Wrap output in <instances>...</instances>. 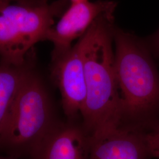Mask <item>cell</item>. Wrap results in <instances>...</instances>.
Here are the masks:
<instances>
[{"instance_id": "3957f363", "label": "cell", "mask_w": 159, "mask_h": 159, "mask_svg": "<svg viewBox=\"0 0 159 159\" xmlns=\"http://www.w3.org/2000/svg\"><path fill=\"white\" fill-rule=\"evenodd\" d=\"M60 120L38 63L24 80L0 136V151L29 157Z\"/></svg>"}, {"instance_id": "7a4b0ae2", "label": "cell", "mask_w": 159, "mask_h": 159, "mask_svg": "<svg viewBox=\"0 0 159 159\" xmlns=\"http://www.w3.org/2000/svg\"><path fill=\"white\" fill-rule=\"evenodd\" d=\"M114 14L99 17L79 39L87 90L81 120L90 137L120 127V97L113 47Z\"/></svg>"}, {"instance_id": "ba28073f", "label": "cell", "mask_w": 159, "mask_h": 159, "mask_svg": "<svg viewBox=\"0 0 159 159\" xmlns=\"http://www.w3.org/2000/svg\"><path fill=\"white\" fill-rule=\"evenodd\" d=\"M90 136L81 120H60L30 159H87Z\"/></svg>"}, {"instance_id": "9c48e42d", "label": "cell", "mask_w": 159, "mask_h": 159, "mask_svg": "<svg viewBox=\"0 0 159 159\" xmlns=\"http://www.w3.org/2000/svg\"><path fill=\"white\" fill-rule=\"evenodd\" d=\"M37 63L35 48L21 64L10 63L0 57V136L20 86Z\"/></svg>"}, {"instance_id": "4fadbf2b", "label": "cell", "mask_w": 159, "mask_h": 159, "mask_svg": "<svg viewBox=\"0 0 159 159\" xmlns=\"http://www.w3.org/2000/svg\"><path fill=\"white\" fill-rule=\"evenodd\" d=\"M0 159H5V158H2V157H0Z\"/></svg>"}, {"instance_id": "8992f818", "label": "cell", "mask_w": 159, "mask_h": 159, "mask_svg": "<svg viewBox=\"0 0 159 159\" xmlns=\"http://www.w3.org/2000/svg\"><path fill=\"white\" fill-rule=\"evenodd\" d=\"M116 6L114 1L102 0L70 4L57 24L47 34L46 41L53 44L51 56L69 50L74 40L82 37L99 17L114 12Z\"/></svg>"}, {"instance_id": "5b68a950", "label": "cell", "mask_w": 159, "mask_h": 159, "mask_svg": "<svg viewBox=\"0 0 159 159\" xmlns=\"http://www.w3.org/2000/svg\"><path fill=\"white\" fill-rule=\"evenodd\" d=\"M50 77L58 89L66 119L81 120L86 99V81L80 40L69 50L51 56Z\"/></svg>"}, {"instance_id": "8fae6325", "label": "cell", "mask_w": 159, "mask_h": 159, "mask_svg": "<svg viewBox=\"0 0 159 159\" xmlns=\"http://www.w3.org/2000/svg\"><path fill=\"white\" fill-rule=\"evenodd\" d=\"M144 40L153 57L159 60V29Z\"/></svg>"}, {"instance_id": "30bf717a", "label": "cell", "mask_w": 159, "mask_h": 159, "mask_svg": "<svg viewBox=\"0 0 159 159\" xmlns=\"http://www.w3.org/2000/svg\"><path fill=\"white\" fill-rule=\"evenodd\" d=\"M146 138L153 158L159 159V125L146 133Z\"/></svg>"}, {"instance_id": "7c38bea8", "label": "cell", "mask_w": 159, "mask_h": 159, "mask_svg": "<svg viewBox=\"0 0 159 159\" xmlns=\"http://www.w3.org/2000/svg\"><path fill=\"white\" fill-rule=\"evenodd\" d=\"M70 2V4H73V3H79V2H82L87 1L89 0H68Z\"/></svg>"}, {"instance_id": "52a82bcc", "label": "cell", "mask_w": 159, "mask_h": 159, "mask_svg": "<svg viewBox=\"0 0 159 159\" xmlns=\"http://www.w3.org/2000/svg\"><path fill=\"white\" fill-rule=\"evenodd\" d=\"M151 159L145 132L119 127L90 136L87 159Z\"/></svg>"}, {"instance_id": "6da1fadb", "label": "cell", "mask_w": 159, "mask_h": 159, "mask_svg": "<svg viewBox=\"0 0 159 159\" xmlns=\"http://www.w3.org/2000/svg\"><path fill=\"white\" fill-rule=\"evenodd\" d=\"M120 127L148 133L159 125V71L144 40L114 25Z\"/></svg>"}, {"instance_id": "277c9868", "label": "cell", "mask_w": 159, "mask_h": 159, "mask_svg": "<svg viewBox=\"0 0 159 159\" xmlns=\"http://www.w3.org/2000/svg\"><path fill=\"white\" fill-rule=\"evenodd\" d=\"M69 5L68 0L40 6L0 0V57L10 63H24L35 45L46 41L55 18Z\"/></svg>"}]
</instances>
